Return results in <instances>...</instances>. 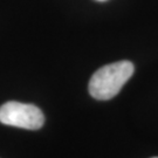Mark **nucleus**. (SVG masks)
<instances>
[{
  "instance_id": "f257e3e1",
  "label": "nucleus",
  "mask_w": 158,
  "mask_h": 158,
  "mask_svg": "<svg viewBox=\"0 0 158 158\" xmlns=\"http://www.w3.org/2000/svg\"><path fill=\"white\" fill-rule=\"evenodd\" d=\"M134 70V64L127 60L103 66L91 76L88 85L89 94L101 101L113 98L132 76Z\"/></svg>"
},
{
  "instance_id": "f03ea898",
  "label": "nucleus",
  "mask_w": 158,
  "mask_h": 158,
  "mask_svg": "<svg viewBox=\"0 0 158 158\" xmlns=\"http://www.w3.org/2000/svg\"><path fill=\"white\" fill-rule=\"evenodd\" d=\"M0 122L5 125L38 130L45 123V115L34 104L10 101L0 107Z\"/></svg>"
},
{
  "instance_id": "7ed1b4c3",
  "label": "nucleus",
  "mask_w": 158,
  "mask_h": 158,
  "mask_svg": "<svg viewBox=\"0 0 158 158\" xmlns=\"http://www.w3.org/2000/svg\"><path fill=\"white\" fill-rule=\"evenodd\" d=\"M98 1H106V0H98Z\"/></svg>"
},
{
  "instance_id": "20e7f679",
  "label": "nucleus",
  "mask_w": 158,
  "mask_h": 158,
  "mask_svg": "<svg viewBox=\"0 0 158 158\" xmlns=\"http://www.w3.org/2000/svg\"><path fill=\"white\" fill-rule=\"evenodd\" d=\"M152 158H158V157H152Z\"/></svg>"
}]
</instances>
